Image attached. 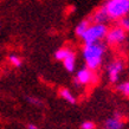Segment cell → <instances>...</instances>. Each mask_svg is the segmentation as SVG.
<instances>
[{
	"label": "cell",
	"mask_w": 129,
	"mask_h": 129,
	"mask_svg": "<svg viewBox=\"0 0 129 129\" xmlns=\"http://www.w3.org/2000/svg\"><path fill=\"white\" fill-rule=\"evenodd\" d=\"M123 127H124V122H123L121 114L118 113H115L114 116L107 118L103 124L104 129H123Z\"/></svg>",
	"instance_id": "7"
},
{
	"label": "cell",
	"mask_w": 129,
	"mask_h": 129,
	"mask_svg": "<svg viewBox=\"0 0 129 129\" xmlns=\"http://www.w3.org/2000/svg\"><path fill=\"white\" fill-rule=\"evenodd\" d=\"M27 129H39L37 125H35V124H32V123H30V124L27 125Z\"/></svg>",
	"instance_id": "18"
},
{
	"label": "cell",
	"mask_w": 129,
	"mask_h": 129,
	"mask_svg": "<svg viewBox=\"0 0 129 129\" xmlns=\"http://www.w3.org/2000/svg\"><path fill=\"white\" fill-rule=\"evenodd\" d=\"M63 65L69 72H74L75 68H76V55L74 51H70V53L68 55V57L63 60Z\"/></svg>",
	"instance_id": "9"
},
{
	"label": "cell",
	"mask_w": 129,
	"mask_h": 129,
	"mask_svg": "<svg viewBox=\"0 0 129 129\" xmlns=\"http://www.w3.org/2000/svg\"><path fill=\"white\" fill-rule=\"evenodd\" d=\"M91 25L89 19H85V20H82V21H79L77 25H76V27H75V33L77 37H82L85 31L89 28V26Z\"/></svg>",
	"instance_id": "10"
},
{
	"label": "cell",
	"mask_w": 129,
	"mask_h": 129,
	"mask_svg": "<svg viewBox=\"0 0 129 129\" xmlns=\"http://www.w3.org/2000/svg\"><path fill=\"white\" fill-rule=\"evenodd\" d=\"M118 26L123 28L125 32H129V17H124L118 20Z\"/></svg>",
	"instance_id": "15"
},
{
	"label": "cell",
	"mask_w": 129,
	"mask_h": 129,
	"mask_svg": "<svg viewBox=\"0 0 129 129\" xmlns=\"http://www.w3.org/2000/svg\"><path fill=\"white\" fill-rule=\"evenodd\" d=\"M8 60H10V63H11L13 67H16V68L21 67V58H20L19 56L11 55L10 57H8Z\"/></svg>",
	"instance_id": "14"
},
{
	"label": "cell",
	"mask_w": 129,
	"mask_h": 129,
	"mask_svg": "<svg viewBox=\"0 0 129 129\" xmlns=\"http://www.w3.org/2000/svg\"><path fill=\"white\" fill-rule=\"evenodd\" d=\"M107 32H108V27L106 24H91L81 38L84 44L101 43L106 38Z\"/></svg>",
	"instance_id": "3"
},
{
	"label": "cell",
	"mask_w": 129,
	"mask_h": 129,
	"mask_svg": "<svg viewBox=\"0 0 129 129\" xmlns=\"http://www.w3.org/2000/svg\"><path fill=\"white\" fill-rule=\"evenodd\" d=\"M60 96L64 101H67L68 103L70 104H75L76 103V97H75L72 92H71L69 89H62L60 90Z\"/></svg>",
	"instance_id": "11"
},
{
	"label": "cell",
	"mask_w": 129,
	"mask_h": 129,
	"mask_svg": "<svg viewBox=\"0 0 129 129\" xmlns=\"http://www.w3.org/2000/svg\"><path fill=\"white\" fill-rule=\"evenodd\" d=\"M70 51L69 49H65V47H62V49H59V50H57L55 52V57L57 60H60V62H63L64 59L68 57V55L70 53Z\"/></svg>",
	"instance_id": "13"
},
{
	"label": "cell",
	"mask_w": 129,
	"mask_h": 129,
	"mask_svg": "<svg viewBox=\"0 0 129 129\" xmlns=\"http://www.w3.org/2000/svg\"><path fill=\"white\" fill-rule=\"evenodd\" d=\"M96 77L92 70L88 68H82L77 71L76 77H75V84L77 85H88L90 83H95Z\"/></svg>",
	"instance_id": "6"
},
{
	"label": "cell",
	"mask_w": 129,
	"mask_h": 129,
	"mask_svg": "<svg viewBox=\"0 0 129 129\" xmlns=\"http://www.w3.org/2000/svg\"><path fill=\"white\" fill-rule=\"evenodd\" d=\"M104 39L108 45H120L127 39V32L120 26H115L108 30Z\"/></svg>",
	"instance_id": "5"
},
{
	"label": "cell",
	"mask_w": 129,
	"mask_h": 129,
	"mask_svg": "<svg viewBox=\"0 0 129 129\" xmlns=\"http://www.w3.org/2000/svg\"><path fill=\"white\" fill-rule=\"evenodd\" d=\"M95 128H96V124L92 121H84L81 124V129H95Z\"/></svg>",
	"instance_id": "16"
},
{
	"label": "cell",
	"mask_w": 129,
	"mask_h": 129,
	"mask_svg": "<svg viewBox=\"0 0 129 129\" xmlns=\"http://www.w3.org/2000/svg\"><path fill=\"white\" fill-rule=\"evenodd\" d=\"M124 70V63L121 59H115L111 63H109V65L107 67V74H108V78H109L110 83L116 84L120 81L121 74Z\"/></svg>",
	"instance_id": "4"
},
{
	"label": "cell",
	"mask_w": 129,
	"mask_h": 129,
	"mask_svg": "<svg viewBox=\"0 0 129 129\" xmlns=\"http://www.w3.org/2000/svg\"><path fill=\"white\" fill-rule=\"evenodd\" d=\"M27 102L28 103H31V104H33V106H40L42 104V102H40L39 98L37 97H27Z\"/></svg>",
	"instance_id": "17"
},
{
	"label": "cell",
	"mask_w": 129,
	"mask_h": 129,
	"mask_svg": "<svg viewBox=\"0 0 129 129\" xmlns=\"http://www.w3.org/2000/svg\"><path fill=\"white\" fill-rule=\"evenodd\" d=\"M117 91L122 94L124 97H129V81L121 82L117 85Z\"/></svg>",
	"instance_id": "12"
},
{
	"label": "cell",
	"mask_w": 129,
	"mask_h": 129,
	"mask_svg": "<svg viewBox=\"0 0 129 129\" xmlns=\"http://www.w3.org/2000/svg\"><path fill=\"white\" fill-rule=\"evenodd\" d=\"M91 20H92V24H106L107 21H109L108 14H107L106 10L103 8V6L94 12V14L91 17Z\"/></svg>",
	"instance_id": "8"
},
{
	"label": "cell",
	"mask_w": 129,
	"mask_h": 129,
	"mask_svg": "<svg viewBox=\"0 0 129 129\" xmlns=\"http://www.w3.org/2000/svg\"><path fill=\"white\" fill-rule=\"evenodd\" d=\"M103 8L109 20H120L129 14V0H107Z\"/></svg>",
	"instance_id": "2"
},
{
	"label": "cell",
	"mask_w": 129,
	"mask_h": 129,
	"mask_svg": "<svg viewBox=\"0 0 129 129\" xmlns=\"http://www.w3.org/2000/svg\"><path fill=\"white\" fill-rule=\"evenodd\" d=\"M107 46L104 43L96 44H84L82 49L83 58L85 62V68L90 70H97L103 63V57L106 55Z\"/></svg>",
	"instance_id": "1"
}]
</instances>
